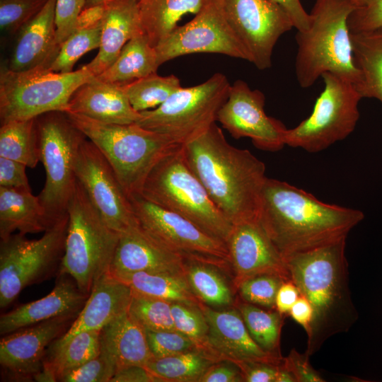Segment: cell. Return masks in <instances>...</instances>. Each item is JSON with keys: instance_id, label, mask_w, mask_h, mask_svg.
<instances>
[{"instance_id": "cell-15", "label": "cell", "mask_w": 382, "mask_h": 382, "mask_svg": "<svg viewBox=\"0 0 382 382\" xmlns=\"http://www.w3.org/2000/svg\"><path fill=\"white\" fill-rule=\"evenodd\" d=\"M222 11L258 69L272 66L279 37L294 28L286 12L271 0H218Z\"/></svg>"}, {"instance_id": "cell-54", "label": "cell", "mask_w": 382, "mask_h": 382, "mask_svg": "<svg viewBox=\"0 0 382 382\" xmlns=\"http://www.w3.org/2000/svg\"><path fill=\"white\" fill-rule=\"evenodd\" d=\"M299 296L300 293L296 286L291 280L284 282L276 296V310L285 316L289 314L291 308Z\"/></svg>"}, {"instance_id": "cell-26", "label": "cell", "mask_w": 382, "mask_h": 382, "mask_svg": "<svg viewBox=\"0 0 382 382\" xmlns=\"http://www.w3.org/2000/svg\"><path fill=\"white\" fill-rule=\"evenodd\" d=\"M137 1L117 0L104 4L99 51L83 66L94 76L100 75L111 66L125 45L143 32Z\"/></svg>"}, {"instance_id": "cell-8", "label": "cell", "mask_w": 382, "mask_h": 382, "mask_svg": "<svg viewBox=\"0 0 382 382\" xmlns=\"http://www.w3.org/2000/svg\"><path fill=\"white\" fill-rule=\"evenodd\" d=\"M94 75L83 66L69 73L35 68L0 72L1 123L35 118L52 111L67 112L74 93Z\"/></svg>"}, {"instance_id": "cell-45", "label": "cell", "mask_w": 382, "mask_h": 382, "mask_svg": "<svg viewBox=\"0 0 382 382\" xmlns=\"http://www.w3.org/2000/svg\"><path fill=\"white\" fill-rule=\"evenodd\" d=\"M117 368L103 352L63 376L62 382H110Z\"/></svg>"}, {"instance_id": "cell-48", "label": "cell", "mask_w": 382, "mask_h": 382, "mask_svg": "<svg viewBox=\"0 0 382 382\" xmlns=\"http://www.w3.org/2000/svg\"><path fill=\"white\" fill-rule=\"evenodd\" d=\"M310 357L305 353L300 354L294 348L283 358L281 366L289 371L296 382H324L320 374L311 365Z\"/></svg>"}, {"instance_id": "cell-25", "label": "cell", "mask_w": 382, "mask_h": 382, "mask_svg": "<svg viewBox=\"0 0 382 382\" xmlns=\"http://www.w3.org/2000/svg\"><path fill=\"white\" fill-rule=\"evenodd\" d=\"M66 112L117 125L134 124L140 117V112L133 108L122 86L102 81L96 76L74 93Z\"/></svg>"}, {"instance_id": "cell-24", "label": "cell", "mask_w": 382, "mask_h": 382, "mask_svg": "<svg viewBox=\"0 0 382 382\" xmlns=\"http://www.w3.org/2000/svg\"><path fill=\"white\" fill-rule=\"evenodd\" d=\"M57 282L47 296L23 304L2 314L0 334L6 335L30 325L64 316H78L88 295L79 290L76 283L65 277Z\"/></svg>"}, {"instance_id": "cell-35", "label": "cell", "mask_w": 382, "mask_h": 382, "mask_svg": "<svg viewBox=\"0 0 382 382\" xmlns=\"http://www.w3.org/2000/svg\"><path fill=\"white\" fill-rule=\"evenodd\" d=\"M100 335L99 330L79 332L59 349L47 351L42 368L50 370L59 381L66 374L100 353Z\"/></svg>"}, {"instance_id": "cell-3", "label": "cell", "mask_w": 382, "mask_h": 382, "mask_svg": "<svg viewBox=\"0 0 382 382\" xmlns=\"http://www.w3.org/2000/svg\"><path fill=\"white\" fill-rule=\"evenodd\" d=\"M346 238L284 259L289 279L313 308L305 354L311 357L332 336L348 332L358 319L349 286Z\"/></svg>"}, {"instance_id": "cell-47", "label": "cell", "mask_w": 382, "mask_h": 382, "mask_svg": "<svg viewBox=\"0 0 382 382\" xmlns=\"http://www.w3.org/2000/svg\"><path fill=\"white\" fill-rule=\"evenodd\" d=\"M85 4L86 0H57L55 24L57 40L60 46L74 31Z\"/></svg>"}, {"instance_id": "cell-38", "label": "cell", "mask_w": 382, "mask_h": 382, "mask_svg": "<svg viewBox=\"0 0 382 382\" xmlns=\"http://www.w3.org/2000/svg\"><path fill=\"white\" fill-rule=\"evenodd\" d=\"M133 108L140 112L156 108L183 86L175 75L157 73L122 86Z\"/></svg>"}, {"instance_id": "cell-7", "label": "cell", "mask_w": 382, "mask_h": 382, "mask_svg": "<svg viewBox=\"0 0 382 382\" xmlns=\"http://www.w3.org/2000/svg\"><path fill=\"white\" fill-rule=\"evenodd\" d=\"M139 195L182 216L226 244L233 224L216 207L187 165L183 146L156 163L146 178Z\"/></svg>"}, {"instance_id": "cell-58", "label": "cell", "mask_w": 382, "mask_h": 382, "mask_svg": "<svg viewBox=\"0 0 382 382\" xmlns=\"http://www.w3.org/2000/svg\"><path fill=\"white\" fill-rule=\"evenodd\" d=\"M114 1L117 0H86V4L84 8L104 5Z\"/></svg>"}, {"instance_id": "cell-46", "label": "cell", "mask_w": 382, "mask_h": 382, "mask_svg": "<svg viewBox=\"0 0 382 382\" xmlns=\"http://www.w3.org/2000/svg\"><path fill=\"white\" fill-rule=\"evenodd\" d=\"M350 33H359L382 28V0H364L349 16Z\"/></svg>"}, {"instance_id": "cell-5", "label": "cell", "mask_w": 382, "mask_h": 382, "mask_svg": "<svg viewBox=\"0 0 382 382\" xmlns=\"http://www.w3.org/2000/svg\"><path fill=\"white\" fill-rule=\"evenodd\" d=\"M66 113L105 157L128 197L139 195L152 168L166 155L181 146L168 137L136 123L110 124Z\"/></svg>"}, {"instance_id": "cell-6", "label": "cell", "mask_w": 382, "mask_h": 382, "mask_svg": "<svg viewBox=\"0 0 382 382\" xmlns=\"http://www.w3.org/2000/svg\"><path fill=\"white\" fill-rule=\"evenodd\" d=\"M67 214L59 273L70 276L79 290L89 295L95 283L110 272L120 234L103 219L77 180Z\"/></svg>"}, {"instance_id": "cell-1", "label": "cell", "mask_w": 382, "mask_h": 382, "mask_svg": "<svg viewBox=\"0 0 382 382\" xmlns=\"http://www.w3.org/2000/svg\"><path fill=\"white\" fill-rule=\"evenodd\" d=\"M364 218L277 179L267 178L262 190L258 219L283 260L347 238Z\"/></svg>"}, {"instance_id": "cell-16", "label": "cell", "mask_w": 382, "mask_h": 382, "mask_svg": "<svg viewBox=\"0 0 382 382\" xmlns=\"http://www.w3.org/2000/svg\"><path fill=\"white\" fill-rule=\"evenodd\" d=\"M75 175L105 223L120 234L138 225L129 199L112 168L87 138L79 149Z\"/></svg>"}, {"instance_id": "cell-37", "label": "cell", "mask_w": 382, "mask_h": 382, "mask_svg": "<svg viewBox=\"0 0 382 382\" xmlns=\"http://www.w3.org/2000/svg\"><path fill=\"white\" fill-rule=\"evenodd\" d=\"M255 342L265 352L283 357L280 351V335L284 316L277 310H265L245 302L238 296L234 305Z\"/></svg>"}, {"instance_id": "cell-51", "label": "cell", "mask_w": 382, "mask_h": 382, "mask_svg": "<svg viewBox=\"0 0 382 382\" xmlns=\"http://www.w3.org/2000/svg\"><path fill=\"white\" fill-rule=\"evenodd\" d=\"M279 366L253 363L240 367L245 382H275Z\"/></svg>"}, {"instance_id": "cell-32", "label": "cell", "mask_w": 382, "mask_h": 382, "mask_svg": "<svg viewBox=\"0 0 382 382\" xmlns=\"http://www.w3.org/2000/svg\"><path fill=\"white\" fill-rule=\"evenodd\" d=\"M355 66L360 74L354 85L363 98H374L382 103V28L350 33Z\"/></svg>"}, {"instance_id": "cell-34", "label": "cell", "mask_w": 382, "mask_h": 382, "mask_svg": "<svg viewBox=\"0 0 382 382\" xmlns=\"http://www.w3.org/2000/svg\"><path fill=\"white\" fill-rule=\"evenodd\" d=\"M218 361L213 354L197 348L168 357H153L145 367L160 382H199L207 370Z\"/></svg>"}, {"instance_id": "cell-4", "label": "cell", "mask_w": 382, "mask_h": 382, "mask_svg": "<svg viewBox=\"0 0 382 382\" xmlns=\"http://www.w3.org/2000/svg\"><path fill=\"white\" fill-rule=\"evenodd\" d=\"M357 6L350 0H316L308 30L297 31L295 72L300 86L307 88L325 72L356 85L360 74L355 66L347 20Z\"/></svg>"}, {"instance_id": "cell-49", "label": "cell", "mask_w": 382, "mask_h": 382, "mask_svg": "<svg viewBox=\"0 0 382 382\" xmlns=\"http://www.w3.org/2000/svg\"><path fill=\"white\" fill-rule=\"evenodd\" d=\"M26 167L21 162L0 157V187L31 190Z\"/></svg>"}, {"instance_id": "cell-13", "label": "cell", "mask_w": 382, "mask_h": 382, "mask_svg": "<svg viewBox=\"0 0 382 382\" xmlns=\"http://www.w3.org/2000/svg\"><path fill=\"white\" fill-rule=\"evenodd\" d=\"M139 227L170 250L183 257L216 263L230 273L226 244L204 232L190 221L141 195L129 197Z\"/></svg>"}, {"instance_id": "cell-10", "label": "cell", "mask_w": 382, "mask_h": 382, "mask_svg": "<svg viewBox=\"0 0 382 382\" xmlns=\"http://www.w3.org/2000/svg\"><path fill=\"white\" fill-rule=\"evenodd\" d=\"M36 128L40 161L46 173L38 197L51 220L57 222L67 214L76 183V159L86 137L62 111L37 117Z\"/></svg>"}, {"instance_id": "cell-42", "label": "cell", "mask_w": 382, "mask_h": 382, "mask_svg": "<svg viewBox=\"0 0 382 382\" xmlns=\"http://www.w3.org/2000/svg\"><path fill=\"white\" fill-rule=\"evenodd\" d=\"M285 281L277 275H257L241 282L236 288L237 296L245 302L268 310H276V296Z\"/></svg>"}, {"instance_id": "cell-53", "label": "cell", "mask_w": 382, "mask_h": 382, "mask_svg": "<svg viewBox=\"0 0 382 382\" xmlns=\"http://www.w3.org/2000/svg\"><path fill=\"white\" fill-rule=\"evenodd\" d=\"M110 382H160L145 366L134 365L119 369Z\"/></svg>"}, {"instance_id": "cell-43", "label": "cell", "mask_w": 382, "mask_h": 382, "mask_svg": "<svg viewBox=\"0 0 382 382\" xmlns=\"http://www.w3.org/2000/svg\"><path fill=\"white\" fill-rule=\"evenodd\" d=\"M48 0H0L1 30L17 33L44 7Z\"/></svg>"}, {"instance_id": "cell-9", "label": "cell", "mask_w": 382, "mask_h": 382, "mask_svg": "<svg viewBox=\"0 0 382 382\" xmlns=\"http://www.w3.org/2000/svg\"><path fill=\"white\" fill-rule=\"evenodd\" d=\"M231 85L224 74L215 73L199 85L182 87L158 107L140 112L136 124L183 146L215 123Z\"/></svg>"}, {"instance_id": "cell-30", "label": "cell", "mask_w": 382, "mask_h": 382, "mask_svg": "<svg viewBox=\"0 0 382 382\" xmlns=\"http://www.w3.org/2000/svg\"><path fill=\"white\" fill-rule=\"evenodd\" d=\"M159 66L155 47L141 32L131 38L112 64L96 76L102 81L123 86L156 73Z\"/></svg>"}, {"instance_id": "cell-11", "label": "cell", "mask_w": 382, "mask_h": 382, "mask_svg": "<svg viewBox=\"0 0 382 382\" xmlns=\"http://www.w3.org/2000/svg\"><path fill=\"white\" fill-rule=\"evenodd\" d=\"M68 226V214L38 239L13 233L0 245V307L16 300L26 286L47 278L60 265Z\"/></svg>"}, {"instance_id": "cell-2", "label": "cell", "mask_w": 382, "mask_h": 382, "mask_svg": "<svg viewBox=\"0 0 382 382\" xmlns=\"http://www.w3.org/2000/svg\"><path fill=\"white\" fill-rule=\"evenodd\" d=\"M186 162L220 212L232 224L258 217L266 181L265 163L231 145L216 123L183 146Z\"/></svg>"}, {"instance_id": "cell-44", "label": "cell", "mask_w": 382, "mask_h": 382, "mask_svg": "<svg viewBox=\"0 0 382 382\" xmlns=\"http://www.w3.org/2000/svg\"><path fill=\"white\" fill-rule=\"evenodd\" d=\"M145 333L154 357H168L199 348L190 337L178 330H145Z\"/></svg>"}, {"instance_id": "cell-52", "label": "cell", "mask_w": 382, "mask_h": 382, "mask_svg": "<svg viewBox=\"0 0 382 382\" xmlns=\"http://www.w3.org/2000/svg\"><path fill=\"white\" fill-rule=\"evenodd\" d=\"M271 1L280 6L286 12L297 31L308 29L311 21V15L305 11L300 0Z\"/></svg>"}, {"instance_id": "cell-14", "label": "cell", "mask_w": 382, "mask_h": 382, "mask_svg": "<svg viewBox=\"0 0 382 382\" xmlns=\"http://www.w3.org/2000/svg\"><path fill=\"white\" fill-rule=\"evenodd\" d=\"M155 49L160 65L195 53L221 54L250 62L249 53L228 24L218 0H207L190 21L178 25Z\"/></svg>"}, {"instance_id": "cell-17", "label": "cell", "mask_w": 382, "mask_h": 382, "mask_svg": "<svg viewBox=\"0 0 382 382\" xmlns=\"http://www.w3.org/2000/svg\"><path fill=\"white\" fill-rule=\"evenodd\" d=\"M265 104L262 91L253 90L244 81L237 80L231 85L216 121L235 139L248 137L259 149L278 151L286 145L287 128L279 120L267 115Z\"/></svg>"}, {"instance_id": "cell-39", "label": "cell", "mask_w": 382, "mask_h": 382, "mask_svg": "<svg viewBox=\"0 0 382 382\" xmlns=\"http://www.w3.org/2000/svg\"><path fill=\"white\" fill-rule=\"evenodd\" d=\"M170 305L171 302L133 292L128 313L144 330H176Z\"/></svg>"}, {"instance_id": "cell-56", "label": "cell", "mask_w": 382, "mask_h": 382, "mask_svg": "<svg viewBox=\"0 0 382 382\" xmlns=\"http://www.w3.org/2000/svg\"><path fill=\"white\" fill-rule=\"evenodd\" d=\"M104 5L84 8L79 16L76 28H86L102 23Z\"/></svg>"}, {"instance_id": "cell-41", "label": "cell", "mask_w": 382, "mask_h": 382, "mask_svg": "<svg viewBox=\"0 0 382 382\" xmlns=\"http://www.w3.org/2000/svg\"><path fill=\"white\" fill-rule=\"evenodd\" d=\"M170 308L175 330L190 337L199 348L216 357L208 343L209 326L200 307L173 302Z\"/></svg>"}, {"instance_id": "cell-33", "label": "cell", "mask_w": 382, "mask_h": 382, "mask_svg": "<svg viewBox=\"0 0 382 382\" xmlns=\"http://www.w3.org/2000/svg\"><path fill=\"white\" fill-rule=\"evenodd\" d=\"M113 276L137 294L171 303L198 306L202 303L191 290L185 274L137 272Z\"/></svg>"}, {"instance_id": "cell-59", "label": "cell", "mask_w": 382, "mask_h": 382, "mask_svg": "<svg viewBox=\"0 0 382 382\" xmlns=\"http://www.w3.org/2000/svg\"><path fill=\"white\" fill-rule=\"evenodd\" d=\"M357 7L363 4L364 0H350Z\"/></svg>"}, {"instance_id": "cell-55", "label": "cell", "mask_w": 382, "mask_h": 382, "mask_svg": "<svg viewBox=\"0 0 382 382\" xmlns=\"http://www.w3.org/2000/svg\"><path fill=\"white\" fill-rule=\"evenodd\" d=\"M289 314L309 334L313 320V311L308 300L300 294V296L291 308Z\"/></svg>"}, {"instance_id": "cell-57", "label": "cell", "mask_w": 382, "mask_h": 382, "mask_svg": "<svg viewBox=\"0 0 382 382\" xmlns=\"http://www.w3.org/2000/svg\"><path fill=\"white\" fill-rule=\"evenodd\" d=\"M275 382H296L294 376L281 365L277 374Z\"/></svg>"}, {"instance_id": "cell-20", "label": "cell", "mask_w": 382, "mask_h": 382, "mask_svg": "<svg viewBox=\"0 0 382 382\" xmlns=\"http://www.w3.org/2000/svg\"><path fill=\"white\" fill-rule=\"evenodd\" d=\"M199 307L209 326V345L220 361H231L239 368L253 363L282 364L284 357L265 352L255 342L235 306L214 308L202 303Z\"/></svg>"}, {"instance_id": "cell-27", "label": "cell", "mask_w": 382, "mask_h": 382, "mask_svg": "<svg viewBox=\"0 0 382 382\" xmlns=\"http://www.w3.org/2000/svg\"><path fill=\"white\" fill-rule=\"evenodd\" d=\"M100 352L117 368L144 366L153 357L145 330L129 314L128 311L116 317L101 330Z\"/></svg>"}, {"instance_id": "cell-28", "label": "cell", "mask_w": 382, "mask_h": 382, "mask_svg": "<svg viewBox=\"0 0 382 382\" xmlns=\"http://www.w3.org/2000/svg\"><path fill=\"white\" fill-rule=\"evenodd\" d=\"M57 222L51 220L31 190L0 187L1 241L16 231L25 235L45 232Z\"/></svg>"}, {"instance_id": "cell-18", "label": "cell", "mask_w": 382, "mask_h": 382, "mask_svg": "<svg viewBox=\"0 0 382 382\" xmlns=\"http://www.w3.org/2000/svg\"><path fill=\"white\" fill-rule=\"evenodd\" d=\"M226 245L236 289L243 281L257 275L274 274L290 280L282 255L258 217L233 224Z\"/></svg>"}, {"instance_id": "cell-23", "label": "cell", "mask_w": 382, "mask_h": 382, "mask_svg": "<svg viewBox=\"0 0 382 382\" xmlns=\"http://www.w3.org/2000/svg\"><path fill=\"white\" fill-rule=\"evenodd\" d=\"M48 0L44 7L17 33L18 37L8 66L23 71L35 68L50 69L60 50L57 40L55 6Z\"/></svg>"}, {"instance_id": "cell-50", "label": "cell", "mask_w": 382, "mask_h": 382, "mask_svg": "<svg viewBox=\"0 0 382 382\" xmlns=\"http://www.w3.org/2000/svg\"><path fill=\"white\" fill-rule=\"evenodd\" d=\"M239 366L235 363L222 360L212 364L200 378L199 382H243Z\"/></svg>"}, {"instance_id": "cell-29", "label": "cell", "mask_w": 382, "mask_h": 382, "mask_svg": "<svg viewBox=\"0 0 382 382\" xmlns=\"http://www.w3.org/2000/svg\"><path fill=\"white\" fill-rule=\"evenodd\" d=\"M185 276L197 299L214 308L234 306L236 289L221 265L197 257H184ZM231 277V276H230Z\"/></svg>"}, {"instance_id": "cell-31", "label": "cell", "mask_w": 382, "mask_h": 382, "mask_svg": "<svg viewBox=\"0 0 382 382\" xmlns=\"http://www.w3.org/2000/svg\"><path fill=\"white\" fill-rule=\"evenodd\" d=\"M207 0H138L140 22L150 45L155 47L187 13L196 15Z\"/></svg>"}, {"instance_id": "cell-40", "label": "cell", "mask_w": 382, "mask_h": 382, "mask_svg": "<svg viewBox=\"0 0 382 382\" xmlns=\"http://www.w3.org/2000/svg\"><path fill=\"white\" fill-rule=\"evenodd\" d=\"M102 23L98 25L76 28L61 45L58 55L50 69L59 73L73 71L75 63L86 52L99 48Z\"/></svg>"}, {"instance_id": "cell-12", "label": "cell", "mask_w": 382, "mask_h": 382, "mask_svg": "<svg viewBox=\"0 0 382 382\" xmlns=\"http://www.w3.org/2000/svg\"><path fill=\"white\" fill-rule=\"evenodd\" d=\"M321 76L324 88L311 114L285 134L286 145L310 153L325 150L347 138L359 118L358 105L362 97L354 84L330 72Z\"/></svg>"}, {"instance_id": "cell-22", "label": "cell", "mask_w": 382, "mask_h": 382, "mask_svg": "<svg viewBox=\"0 0 382 382\" xmlns=\"http://www.w3.org/2000/svg\"><path fill=\"white\" fill-rule=\"evenodd\" d=\"M132 290L110 272L101 277L93 285L88 299L69 329L55 340L47 351L62 347L79 332L99 330L120 315L128 311Z\"/></svg>"}, {"instance_id": "cell-21", "label": "cell", "mask_w": 382, "mask_h": 382, "mask_svg": "<svg viewBox=\"0 0 382 382\" xmlns=\"http://www.w3.org/2000/svg\"><path fill=\"white\" fill-rule=\"evenodd\" d=\"M137 272L185 274L184 257L160 244L137 225L120 235L110 273Z\"/></svg>"}, {"instance_id": "cell-36", "label": "cell", "mask_w": 382, "mask_h": 382, "mask_svg": "<svg viewBox=\"0 0 382 382\" xmlns=\"http://www.w3.org/2000/svg\"><path fill=\"white\" fill-rule=\"evenodd\" d=\"M0 157L36 166L40 161L36 117L1 123Z\"/></svg>"}, {"instance_id": "cell-19", "label": "cell", "mask_w": 382, "mask_h": 382, "mask_svg": "<svg viewBox=\"0 0 382 382\" xmlns=\"http://www.w3.org/2000/svg\"><path fill=\"white\" fill-rule=\"evenodd\" d=\"M77 316L53 318L4 335L0 341V364L6 375L18 381L34 379L42 369L48 349Z\"/></svg>"}]
</instances>
